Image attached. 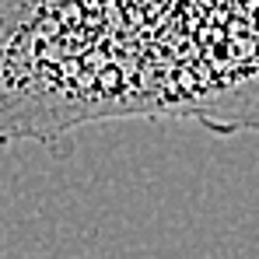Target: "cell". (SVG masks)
I'll use <instances>...</instances> for the list:
<instances>
[{"instance_id":"obj_1","label":"cell","mask_w":259,"mask_h":259,"mask_svg":"<svg viewBox=\"0 0 259 259\" xmlns=\"http://www.w3.org/2000/svg\"><path fill=\"white\" fill-rule=\"evenodd\" d=\"M137 116L259 133V0H0V147Z\"/></svg>"}]
</instances>
